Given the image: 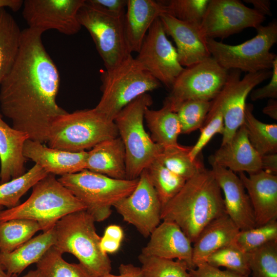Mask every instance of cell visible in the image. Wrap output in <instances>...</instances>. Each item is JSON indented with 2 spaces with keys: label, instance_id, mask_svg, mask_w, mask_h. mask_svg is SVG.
I'll return each instance as SVG.
<instances>
[{
  "label": "cell",
  "instance_id": "6da1fadb",
  "mask_svg": "<svg viewBox=\"0 0 277 277\" xmlns=\"http://www.w3.org/2000/svg\"><path fill=\"white\" fill-rule=\"evenodd\" d=\"M42 34L29 28L22 31L17 57L0 85V107L14 129L44 143L52 123L67 112L56 103L60 76Z\"/></svg>",
  "mask_w": 277,
  "mask_h": 277
},
{
  "label": "cell",
  "instance_id": "7a4b0ae2",
  "mask_svg": "<svg viewBox=\"0 0 277 277\" xmlns=\"http://www.w3.org/2000/svg\"><path fill=\"white\" fill-rule=\"evenodd\" d=\"M225 214L221 190L211 170L204 168L162 208L161 220L175 223L193 243L207 225Z\"/></svg>",
  "mask_w": 277,
  "mask_h": 277
},
{
  "label": "cell",
  "instance_id": "3957f363",
  "mask_svg": "<svg viewBox=\"0 0 277 277\" xmlns=\"http://www.w3.org/2000/svg\"><path fill=\"white\" fill-rule=\"evenodd\" d=\"M95 221L86 210L70 213L57 221L54 229V246L63 254L74 255L94 277L110 273L111 262L100 247Z\"/></svg>",
  "mask_w": 277,
  "mask_h": 277
},
{
  "label": "cell",
  "instance_id": "277c9868",
  "mask_svg": "<svg viewBox=\"0 0 277 277\" xmlns=\"http://www.w3.org/2000/svg\"><path fill=\"white\" fill-rule=\"evenodd\" d=\"M29 197L22 204L0 210V222L16 219L36 221L43 232L53 228L63 217L86 210L84 204L55 178L48 174L32 187Z\"/></svg>",
  "mask_w": 277,
  "mask_h": 277
},
{
  "label": "cell",
  "instance_id": "5b68a950",
  "mask_svg": "<svg viewBox=\"0 0 277 277\" xmlns=\"http://www.w3.org/2000/svg\"><path fill=\"white\" fill-rule=\"evenodd\" d=\"M152 102L150 94H143L125 106L114 120L125 148L127 180L138 178L163 150L152 140L144 126L145 110Z\"/></svg>",
  "mask_w": 277,
  "mask_h": 277
},
{
  "label": "cell",
  "instance_id": "8992f818",
  "mask_svg": "<svg viewBox=\"0 0 277 277\" xmlns=\"http://www.w3.org/2000/svg\"><path fill=\"white\" fill-rule=\"evenodd\" d=\"M101 98L94 108L114 121L117 114L139 96L159 88L161 83L145 70L132 55L101 75Z\"/></svg>",
  "mask_w": 277,
  "mask_h": 277
},
{
  "label": "cell",
  "instance_id": "52a82bcc",
  "mask_svg": "<svg viewBox=\"0 0 277 277\" xmlns=\"http://www.w3.org/2000/svg\"><path fill=\"white\" fill-rule=\"evenodd\" d=\"M117 136L114 121L107 119L94 108L67 112L58 116L50 128L46 142L49 147L76 152Z\"/></svg>",
  "mask_w": 277,
  "mask_h": 277
},
{
  "label": "cell",
  "instance_id": "ba28073f",
  "mask_svg": "<svg viewBox=\"0 0 277 277\" xmlns=\"http://www.w3.org/2000/svg\"><path fill=\"white\" fill-rule=\"evenodd\" d=\"M58 180L84 204L95 222H102L111 215L116 203L131 193L138 178L118 180L85 169Z\"/></svg>",
  "mask_w": 277,
  "mask_h": 277
},
{
  "label": "cell",
  "instance_id": "9c48e42d",
  "mask_svg": "<svg viewBox=\"0 0 277 277\" xmlns=\"http://www.w3.org/2000/svg\"><path fill=\"white\" fill-rule=\"evenodd\" d=\"M255 36L243 43L231 45L214 39H207L211 57L226 69L238 70L246 73L271 70L277 56L270 51L277 42L275 21L256 28Z\"/></svg>",
  "mask_w": 277,
  "mask_h": 277
},
{
  "label": "cell",
  "instance_id": "30bf717a",
  "mask_svg": "<svg viewBox=\"0 0 277 277\" xmlns=\"http://www.w3.org/2000/svg\"><path fill=\"white\" fill-rule=\"evenodd\" d=\"M229 70L212 57L184 68L173 84L163 106L175 112L183 102L211 101L224 87Z\"/></svg>",
  "mask_w": 277,
  "mask_h": 277
},
{
  "label": "cell",
  "instance_id": "8fae6325",
  "mask_svg": "<svg viewBox=\"0 0 277 277\" xmlns=\"http://www.w3.org/2000/svg\"><path fill=\"white\" fill-rule=\"evenodd\" d=\"M77 16L81 26L90 33L106 69L114 67L131 55L124 32V15L107 14L85 0Z\"/></svg>",
  "mask_w": 277,
  "mask_h": 277
},
{
  "label": "cell",
  "instance_id": "7c38bea8",
  "mask_svg": "<svg viewBox=\"0 0 277 277\" xmlns=\"http://www.w3.org/2000/svg\"><path fill=\"white\" fill-rule=\"evenodd\" d=\"M241 72L229 70L227 81L220 93L212 100L222 112L224 131L221 145L229 142L243 124L247 98L252 90L271 76V70L245 74L241 79Z\"/></svg>",
  "mask_w": 277,
  "mask_h": 277
},
{
  "label": "cell",
  "instance_id": "4fadbf2b",
  "mask_svg": "<svg viewBox=\"0 0 277 277\" xmlns=\"http://www.w3.org/2000/svg\"><path fill=\"white\" fill-rule=\"evenodd\" d=\"M137 53L136 61L170 89L184 68L179 61L176 48L167 38L160 17L150 27Z\"/></svg>",
  "mask_w": 277,
  "mask_h": 277
},
{
  "label": "cell",
  "instance_id": "5bb4252c",
  "mask_svg": "<svg viewBox=\"0 0 277 277\" xmlns=\"http://www.w3.org/2000/svg\"><path fill=\"white\" fill-rule=\"evenodd\" d=\"M265 16L238 0H209L200 27L207 39L224 38L248 28H256Z\"/></svg>",
  "mask_w": 277,
  "mask_h": 277
},
{
  "label": "cell",
  "instance_id": "9a60e30c",
  "mask_svg": "<svg viewBox=\"0 0 277 277\" xmlns=\"http://www.w3.org/2000/svg\"><path fill=\"white\" fill-rule=\"evenodd\" d=\"M85 0H25L22 15L29 28L42 33L50 29L71 35L82 26L78 13Z\"/></svg>",
  "mask_w": 277,
  "mask_h": 277
},
{
  "label": "cell",
  "instance_id": "2e32d148",
  "mask_svg": "<svg viewBox=\"0 0 277 277\" xmlns=\"http://www.w3.org/2000/svg\"><path fill=\"white\" fill-rule=\"evenodd\" d=\"M113 207L125 222L134 226L145 238L149 236L161 223L162 207L145 169L131 193Z\"/></svg>",
  "mask_w": 277,
  "mask_h": 277
},
{
  "label": "cell",
  "instance_id": "e0dca14e",
  "mask_svg": "<svg viewBox=\"0 0 277 277\" xmlns=\"http://www.w3.org/2000/svg\"><path fill=\"white\" fill-rule=\"evenodd\" d=\"M211 171L224 194L226 214L240 230L256 227L250 200L239 176L230 170L209 162Z\"/></svg>",
  "mask_w": 277,
  "mask_h": 277
},
{
  "label": "cell",
  "instance_id": "ac0fdd59",
  "mask_svg": "<svg viewBox=\"0 0 277 277\" xmlns=\"http://www.w3.org/2000/svg\"><path fill=\"white\" fill-rule=\"evenodd\" d=\"M164 30L176 44L178 60L184 67H189L211 57L207 39L200 25L180 21L163 13L160 17Z\"/></svg>",
  "mask_w": 277,
  "mask_h": 277
},
{
  "label": "cell",
  "instance_id": "d6986e66",
  "mask_svg": "<svg viewBox=\"0 0 277 277\" xmlns=\"http://www.w3.org/2000/svg\"><path fill=\"white\" fill-rule=\"evenodd\" d=\"M141 253L162 259H177L190 269L195 268L192 261V243L174 222L164 220L153 231Z\"/></svg>",
  "mask_w": 277,
  "mask_h": 277
},
{
  "label": "cell",
  "instance_id": "ffe728a7",
  "mask_svg": "<svg viewBox=\"0 0 277 277\" xmlns=\"http://www.w3.org/2000/svg\"><path fill=\"white\" fill-rule=\"evenodd\" d=\"M253 210L256 226L277 219V175L262 170L249 174L239 172Z\"/></svg>",
  "mask_w": 277,
  "mask_h": 277
},
{
  "label": "cell",
  "instance_id": "44dd1931",
  "mask_svg": "<svg viewBox=\"0 0 277 277\" xmlns=\"http://www.w3.org/2000/svg\"><path fill=\"white\" fill-rule=\"evenodd\" d=\"M23 152L27 160H32L49 174L62 176L86 169V151L74 152L62 150L28 139L24 143Z\"/></svg>",
  "mask_w": 277,
  "mask_h": 277
},
{
  "label": "cell",
  "instance_id": "7402d4cb",
  "mask_svg": "<svg viewBox=\"0 0 277 277\" xmlns=\"http://www.w3.org/2000/svg\"><path fill=\"white\" fill-rule=\"evenodd\" d=\"M209 162L234 173L251 174L262 170L261 156L250 143L243 124L229 142L221 145L209 157Z\"/></svg>",
  "mask_w": 277,
  "mask_h": 277
},
{
  "label": "cell",
  "instance_id": "603a6c76",
  "mask_svg": "<svg viewBox=\"0 0 277 277\" xmlns=\"http://www.w3.org/2000/svg\"><path fill=\"white\" fill-rule=\"evenodd\" d=\"M124 17L125 37L131 53L138 52L153 22L165 13L161 1L127 0Z\"/></svg>",
  "mask_w": 277,
  "mask_h": 277
},
{
  "label": "cell",
  "instance_id": "cb8c5ba5",
  "mask_svg": "<svg viewBox=\"0 0 277 277\" xmlns=\"http://www.w3.org/2000/svg\"><path fill=\"white\" fill-rule=\"evenodd\" d=\"M28 139L29 136L26 133L9 126L0 114V184L25 173L27 159L23 155V149Z\"/></svg>",
  "mask_w": 277,
  "mask_h": 277
},
{
  "label": "cell",
  "instance_id": "d4e9b609",
  "mask_svg": "<svg viewBox=\"0 0 277 277\" xmlns=\"http://www.w3.org/2000/svg\"><path fill=\"white\" fill-rule=\"evenodd\" d=\"M240 230L226 214L207 225L193 243L192 261L195 268L213 252L233 243Z\"/></svg>",
  "mask_w": 277,
  "mask_h": 277
},
{
  "label": "cell",
  "instance_id": "484cf974",
  "mask_svg": "<svg viewBox=\"0 0 277 277\" xmlns=\"http://www.w3.org/2000/svg\"><path fill=\"white\" fill-rule=\"evenodd\" d=\"M86 169L115 179H126L125 150L121 137L104 141L87 151Z\"/></svg>",
  "mask_w": 277,
  "mask_h": 277
},
{
  "label": "cell",
  "instance_id": "4316f807",
  "mask_svg": "<svg viewBox=\"0 0 277 277\" xmlns=\"http://www.w3.org/2000/svg\"><path fill=\"white\" fill-rule=\"evenodd\" d=\"M54 227L32 238L9 253L0 252V264L8 274L17 277L27 267L37 263L47 250L54 245Z\"/></svg>",
  "mask_w": 277,
  "mask_h": 277
},
{
  "label": "cell",
  "instance_id": "83f0119b",
  "mask_svg": "<svg viewBox=\"0 0 277 277\" xmlns=\"http://www.w3.org/2000/svg\"><path fill=\"white\" fill-rule=\"evenodd\" d=\"M144 119L155 143L163 148L180 145L177 138L181 134V126L175 112L164 106L159 110L148 108Z\"/></svg>",
  "mask_w": 277,
  "mask_h": 277
},
{
  "label": "cell",
  "instance_id": "f1b7e54d",
  "mask_svg": "<svg viewBox=\"0 0 277 277\" xmlns=\"http://www.w3.org/2000/svg\"><path fill=\"white\" fill-rule=\"evenodd\" d=\"M22 31L13 16L0 8V85L17 57Z\"/></svg>",
  "mask_w": 277,
  "mask_h": 277
},
{
  "label": "cell",
  "instance_id": "f546056e",
  "mask_svg": "<svg viewBox=\"0 0 277 277\" xmlns=\"http://www.w3.org/2000/svg\"><path fill=\"white\" fill-rule=\"evenodd\" d=\"M252 111L253 106L247 104L243 125L250 143L261 156L276 153L277 124L258 120Z\"/></svg>",
  "mask_w": 277,
  "mask_h": 277
},
{
  "label": "cell",
  "instance_id": "4dcf8cb0",
  "mask_svg": "<svg viewBox=\"0 0 277 277\" xmlns=\"http://www.w3.org/2000/svg\"><path fill=\"white\" fill-rule=\"evenodd\" d=\"M41 230L35 221L16 219L0 222V252H10L32 238Z\"/></svg>",
  "mask_w": 277,
  "mask_h": 277
},
{
  "label": "cell",
  "instance_id": "1f68e13d",
  "mask_svg": "<svg viewBox=\"0 0 277 277\" xmlns=\"http://www.w3.org/2000/svg\"><path fill=\"white\" fill-rule=\"evenodd\" d=\"M162 208L181 190L186 180L172 172L157 160L146 169Z\"/></svg>",
  "mask_w": 277,
  "mask_h": 277
},
{
  "label": "cell",
  "instance_id": "d6a6232c",
  "mask_svg": "<svg viewBox=\"0 0 277 277\" xmlns=\"http://www.w3.org/2000/svg\"><path fill=\"white\" fill-rule=\"evenodd\" d=\"M48 174L41 166L35 164L21 176L0 184V206L11 208L18 205L21 197Z\"/></svg>",
  "mask_w": 277,
  "mask_h": 277
},
{
  "label": "cell",
  "instance_id": "836d02e7",
  "mask_svg": "<svg viewBox=\"0 0 277 277\" xmlns=\"http://www.w3.org/2000/svg\"><path fill=\"white\" fill-rule=\"evenodd\" d=\"M191 148L179 145L163 148L156 160L172 172L187 181L205 168L197 158L193 160L190 157Z\"/></svg>",
  "mask_w": 277,
  "mask_h": 277
},
{
  "label": "cell",
  "instance_id": "e575fe53",
  "mask_svg": "<svg viewBox=\"0 0 277 277\" xmlns=\"http://www.w3.org/2000/svg\"><path fill=\"white\" fill-rule=\"evenodd\" d=\"M62 254L52 246L36 263L37 269L44 277H94L80 263L66 261Z\"/></svg>",
  "mask_w": 277,
  "mask_h": 277
},
{
  "label": "cell",
  "instance_id": "d590c367",
  "mask_svg": "<svg viewBox=\"0 0 277 277\" xmlns=\"http://www.w3.org/2000/svg\"><path fill=\"white\" fill-rule=\"evenodd\" d=\"M141 277H190L187 264L179 260L173 261L141 253Z\"/></svg>",
  "mask_w": 277,
  "mask_h": 277
},
{
  "label": "cell",
  "instance_id": "8d00e7d4",
  "mask_svg": "<svg viewBox=\"0 0 277 277\" xmlns=\"http://www.w3.org/2000/svg\"><path fill=\"white\" fill-rule=\"evenodd\" d=\"M206 262L213 267H225L243 275L249 276L251 273L248 253L242 250L234 242L213 252Z\"/></svg>",
  "mask_w": 277,
  "mask_h": 277
},
{
  "label": "cell",
  "instance_id": "74e56055",
  "mask_svg": "<svg viewBox=\"0 0 277 277\" xmlns=\"http://www.w3.org/2000/svg\"><path fill=\"white\" fill-rule=\"evenodd\" d=\"M252 277H277V241L248 253Z\"/></svg>",
  "mask_w": 277,
  "mask_h": 277
},
{
  "label": "cell",
  "instance_id": "f35d334b",
  "mask_svg": "<svg viewBox=\"0 0 277 277\" xmlns=\"http://www.w3.org/2000/svg\"><path fill=\"white\" fill-rule=\"evenodd\" d=\"M211 105V101L191 100L182 103L175 110L181 134L190 133L203 125Z\"/></svg>",
  "mask_w": 277,
  "mask_h": 277
},
{
  "label": "cell",
  "instance_id": "ab89813d",
  "mask_svg": "<svg viewBox=\"0 0 277 277\" xmlns=\"http://www.w3.org/2000/svg\"><path fill=\"white\" fill-rule=\"evenodd\" d=\"M275 241H277L276 221L251 229L240 230L234 243L243 251L249 253L267 243Z\"/></svg>",
  "mask_w": 277,
  "mask_h": 277
},
{
  "label": "cell",
  "instance_id": "60d3db41",
  "mask_svg": "<svg viewBox=\"0 0 277 277\" xmlns=\"http://www.w3.org/2000/svg\"><path fill=\"white\" fill-rule=\"evenodd\" d=\"M165 13L185 22L200 25L209 0L161 1Z\"/></svg>",
  "mask_w": 277,
  "mask_h": 277
},
{
  "label": "cell",
  "instance_id": "b9f144b4",
  "mask_svg": "<svg viewBox=\"0 0 277 277\" xmlns=\"http://www.w3.org/2000/svg\"><path fill=\"white\" fill-rule=\"evenodd\" d=\"M200 135L195 144L189 151L190 157L196 160L203 149L216 134L222 135L224 131L222 112L220 107L211 101V105L203 126Z\"/></svg>",
  "mask_w": 277,
  "mask_h": 277
},
{
  "label": "cell",
  "instance_id": "7bdbcfd3",
  "mask_svg": "<svg viewBox=\"0 0 277 277\" xmlns=\"http://www.w3.org/2000/svg\"><path fill=\"white\" fill-rule=\"evenodd\" d=\"M190 277H249L229 270H222L206 262L200 263L196 268L189 270Z\"/></svg>",
  "mask_w": 277,
  "mask_h": 277
},
{
  "label": "cell",
  "instance_id": "ee69618b",
  "mask_svg": "<svg viewBox=\"0 0 277 277\" xmlns=\"http://www.w3.org/2000/svg\"><path fill=\"white\" fill-rule=\"evenodd\" d=\"M271 71L270 81L267 85L252 90L250 94L252 101L268 98L275 99L277 97V57L273 62Z\"/></svg>",
  "mask_w": 277,
  "mask_h": 277
},
{
  "label": "cell",
  "instance_id": "f6af8a7d",
  "mask_svg": "<svg viewBox=\"0 0 277 277\" xmlns=\"http://www.w3.org/2000/svg\"><path fill=\"white\" fill-rule=\"evenodd\" d=\"M127 0H86L91 6L113 16H122L125 14Z\"/></svg>",
  "mask_w": 277,
  "mask_h": 277
},
{
  "label": "cell",
  "instance_id": "bcb514c9",
  "mask_svg": "<svg viewBox=\"0 0 277 277\" xmlns=\"http://www.w3.org/2000/svg\"><path fill=\"white\" fill-rule=\"evenodd\" d=\"M118 270L120 273L118 275L109 273L101 277H141L140 267L132 264H121Z\"/></svg>",
  "mask_w": 277,
  "mask_h": 277
},
{
  "label": "cell",
  "instance_id": "7dc6e473",
  "mask_svg": "<svg viewBox=\"0 0 277 277\" xmlns=\"http://www.w3.org/2000/svg\"><path fill=\"white\" fill-rule=\"evenodd\" d=\"M261 169L262 170L277 175V154L269 153L261 156Z\"/></svg>",
  "mask_w": 277,
  "mask_h": 277
},
{
  "label": "cell",
  "instance_id": "c3c4849f",
  "mask_svg": "<svg viewBox=\"0 0 277 277\" xmlns=\"http://www.w3.org/2000/svg\"><path fill=\"white\" fill-rule=\"evenodd\" d=\"M244 2L251 4L252 9L264 16L272 15L271 2L269 0H245Z\"/></svg>",
  "mask_w": 277,
  "mask_h": 277
},
{
  "label": "cell",
  "instance_id": "681fc988",
  "mask_svg": "<svg viewBox=\"0 0 277 277\" xmlns=\"http://www.w3.org/2000/svg\"><path fill=\"white\" fill-rule=\"evenodd\" d=\"M121 243L117 240L103 236L101 237L100 247L102 250L106 253H114L119 249Z\"/></svg>",
  "mask_w": 277,
  "mask_h": 277
},
{
  "label": "cell",
  "instance_id": "f907efd6",
  "mask_svg": "<svg viewBox=\"0 0 277 277\" xmlns=\"http://www.w3.org/2000/svg\"><path fill=\"white\" fill-rule=\"evenodd\" d=\"M104 236L121 242L124 238V232L122 228L120 226L111 225L106 228Z\"/></svg>",
  "mask_w": 277,
  "mask_h": 277
},
{
  "label": "cell",
  "instance_id": "816d5d0a",
  "mask_svg": "<svg viewBox=\"0 0 277 277\" xmlns=\"http://www.w3.org/2000/svg\"><path fill=\"white\" fill-rule=\"evenodd\" d=\"M263 112L273 120H277V101L270 99L267 105L263 108Z\"/></svg>",
  "mask_w": 277,
  "mask_h": 277
},
{
  "label": "cell",
  "instance_id": "f5cc1de1",
  "mask_svg": "<svg viewBox=\"0 0 277 277\" xmlns=\"http://www.w3.org/2000/svg\"><path fill=\"white\" fill-rule=\"evenodd\" d=\"M23 2L22 0H0V8L7 7L16 12L23 7Z\"/></svg>",
  "mask_w": 277,
  "mask_h": 277
},
{
  "label": "cell",
  "instance_id": "db71d44e",
  "mask_svg": "<svg viewBox=\"0 0 277 277\" xmlns=\"http://www.w3.org/2000/svg\"><path fill=\"white\" fill-rule=\"evenodd\" d=\"M23 277H44L41 272L38 270H33L29 271Z\"/></svg>",
  "mask_w": 277,
  "mask_h": 277
},
{
  "label": "cell",
  "instance_id": "11a10c76",
  "mask_svg": "<svg viewBox=\"0 0 277 277\" xmlns=\"http://www.w3.org/2000/svg\"><path fill=\"white\" fill-rule=\"evenodd\" d=\"M0 277H13L7 273L5 269L0 264Z\"/></svg>",
  "mask_w": 277,
  "mask_h": 277
},
{
  "label": "cell",
  "instance_id": "9f6ffc18",
  "mask_svg": "<svg viewBox=\"0 0 277 277\" xmlns=\"http://www.w3.org/2000/svg\"><path fill=\"white\" fill-rule=\"evenodd\" d=\"M2 208H3V207H2V206H0V210H2Z\"/></svg>",
  "mask_w": 277,
  "mask_h": 277
}]
</instances>
